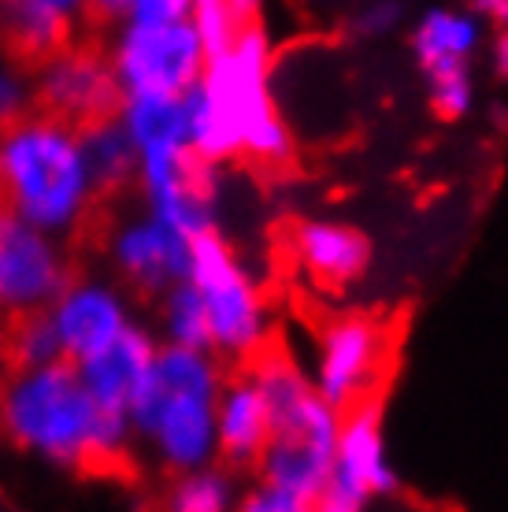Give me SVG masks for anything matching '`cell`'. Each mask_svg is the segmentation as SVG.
Here are the masks:
<instances>
[{"instance_id": "obj_9", "label": "cell", "mask_w": 508, "mask_h": 512, "mask_svg": "<svg viewBox=\"0 0 508 512\" xmlns=\"http://www.w3.org/2000/svg\"><path fill=\"white\" fill-rule=\"evenodd\" d=\"M75 271L64 238L0 205V320L49 308Z\"/></svg>"}, {"instance_id": "obj_17", "label": "cell", "mask_w": 508, "mask_h": 512, "mask_svg": "<svg viewBox=\"0 0 508 512\" xmlns=\"http://www.w3.org/2000/svg\"><path fill=\"white\" fill-rule=\"evenodd\" d=\"M267 435H271V416L253 375L245 368L238 375H227L216 401V461L238 475L256 472Z\"/></svg>"}, {"instance_id": "obj_30", "label": "cell", "mask_w": 508, "mask_h": 512, "mask_svg": "<svg viewBox=\"0 0 508 512\" xmlns=\"http://www.w3.org/2000/svg\"><path fill=\"white\" fill-rule=\"evenodd\" d=\"M238 509H245V512H301V505H297L286 490L271 487V483H264V479H256L253 487L242 490Z\"/></svg>"}, {"instance_id": "obj_14", "label": "cell", "mask_w": 508, "mask_h": 512, "mask_svg": "<svg viewBox=\"0 0 508 512\" xmlns=\"http://www.w3.org/2000/svg\"><path fill=\"white\" fill-rule=\"evenodd\" d=\"M49 316L56 323L64 357L75 364L127 331L134 323V308H130L127 286L104 279V275H78L75 271L60 297L49 305Z\"/></svg>"}, {"instance_id": "obj_2", "label": "cell", "mask_w": 508, "mask_h": 512, "mask_svg": "<svg viewBox=\"0 0 508 512\" xmlns=\"http://www.w3.org/2000/svg\"><path fill=\"white\" fill-rule=\"evenodd\" d=\"M0 438L26 457L75 475H123L138 453L130 416L101 409L71 360L4 368Z\"/></svg>"}, {"instance_id": "obj_16", "label": "cell", "mask_w": 508, "mask_h": 512, "mask_svg": "<svg viewBox=\"0 0 508 512\" xmlns=\"http://www.w3.org/2000/svg\"><path fill=\"white\" fill-rule=\"evenodd\" d=\"M156 346H160V338H156L153 327H145V323L134 320L127 331L119 334V338H112L108 346L75 360V368H78V375H82V383H86L89 397H93L101 409L127 412L130 416V401H134V394H138L141 383H145V375H149Z\"/></svg>"}, {"instance_id": "obj_33", "label": "cell", "mask_w": 508, "mask_h": 512, "mask_svg": "<svg viewBox=\"0 0 508 512\" xmlns=\"http://www.w3.org/2000/svg\"><path fill=\"white\" fill-rule=\"evenodd\" d=\"M490 67H494L497 78H505L508 82V26L497 30L494 45H490Z\"/></svg>"}, {"instance_id": "obj_8", "label": "cell", "mask_w": 508, "mask_h": 512, "mask_svg": "<svg viewBox=\"0 0 508 512\" xmlns=\"http://www.w3.org/2000/svg\"><path fill=\"white\" fill-rule=\"evenodd\" d=\"M104 49L123 93H186L208 64V49L193 19H175V23L119 19Z\"/></svg>"}, {"instance_id": "obj_4", "label": "cell", "mask_w": 508, "mask_h": 512, "mask_svg": "<svg viewBox=\"0 0 508 512\" xmlns=\"http://www.w3.org/2000/svg\"><path fill=\"white\" fill-rule=\"evenodd\" d=\"M227 364L212 349L160 342L130 401L134 446L164 475L216 461V401Z\"/></svg>"}, {"instance_id": "obj_26", "label": "cell", "mask_w": 508, "mask_h": 512, "mask_svg": "<svg viewBox=\"0 0 508 512\" xmlns=\"http://www.w3.org/2000/svg\"><path fill=\"white\" fill-rule=\"evenodd\" d=\"M427 97H431L434 116L445 119V123L468 119L471 108H475V78H471V67L431 75L427 78Z\"/></svg>"}, {"instance_id": "obj_25", "label": "cell", "mask_w": 508, "mask_h": 512, "mask_svg": "<svg viewBox=\"0 0 508 512\" xmlns=\"http://www.w3.org/2000/svg\"><path fill=\"white\" fill-rule=\"evenodd\" d=\"M38 108L34 97V67H26L23 60H15L0 49V130L15 127L19 119H26Z\"/></svg>"}, {"instance_id": "obj_6", "label": "cell", "mask_w": 508, "mask_h": 512, "mask_svg": "<svg viewBox=\"0 0 508 512\" xmlns=\"http://www.w3.org/2000/svg\"><path fill=\"white\" fill-rule=\"evenodd\" d=\"M208 316L212 353L223 364H249L271 346V312L253 271L219 231L197 234L190 245V275Z\"/></svg>"}, {"instance_id": "obj_10", "label": "cell", "mask_w": 508, "mask_h": 512, "mask_svg": "<svg viewBox=\"0 0 508 512\" xmlns=\"http://www.w3.org/2000/svg\"><path fill=\"white\" fill-rule=\"evenodd\" d=\"M138 190L145 212L160 216L186 238L219 231V167L190 145H164L138 153Z\"/></svg>"}, {"instance_id": "obj_21", "label": "cell", "mask_w": 508, "mask_h": 512, "mask_svg": "<svg viewBox=\"0 0 508 512\" xmlns=\"http://www.w3.org/2000/svg\"><path fill=\"white\" fill-rule=\"evenodd\" d=\"M115 116L127 127L138 153L164 149V145H190L186 141L182 93H123Z\"/></svg>"}, {"instance_id": "obj_29", "label": "cell", "mask_w": 508, "mask_h": 512, "mask_svg": "<svg viewBox=\"0 0 508 512\" xmlns=\"http://www.w3.org/2000/svg\"><path fill=\"white\" fill-rule=\"evenodd\" d=\"M130 23H175V19H193V0H130Z\"/></svg>"}, {"instance_id": "obj_24", "label": "cell", "mask_w": 508, "mask_h": 512, "mask_svg": "<svg viewBox=\"0 0 508 512\" xmlns=\"http://www.w3.org/2000/svg\"><path fill=\"white\" fill-rule=\"evenodd\" d=\"M156 338L171 342V346L212 349L204 301L190 279L171 282L164 294L156 297Z\"/></svg>"}, {"instance_id": "obj_15", "label": "cell", "mask_w": 508, "mask_h": 512, "mask_svg": "<svg viewBox=\"0 0 508 512\" xmlns=\"http://www.w3.org/2000/svg\"><path fill=\"white\" fill-rule=\"evenodd\" d=\"M89 0H0V49L26 67L86 34Z\"/></svg>"}, {"instance_id": "obj_18", "label": "cell", "mask_w": 508, "mask_h": 512, "mask_svg": "<svg viewBox=\"0 0 508 512\" xmlns=\"http://www.w3.org/2000/svg\"><path fill=\"white\" fill-rule=\"evenodd\" d=\"M290 245L297 268L323 286H349L371 268V242L342 219H305Z\"/></svg>"}, {"instance_id": "obj_19", "label": "cell", "mask_w": 508, "mask_h": 512, "mask_svg": "<svg viewBox=\"0 0 508 512\" xmlns=\"http://www.w3.org/2000/svg\"><path fill=\"white\" fill-rule=\"evenodd\" d=\"M486 45V23L471 8H427L412 26V60L423 78L464 71Z\"/></svg>"}, {"instance_id": "obj_32", "label": "cell", "mask_w": 508, "mask_h": 512, "mask_svg": "<svg viewBox=\"0 0 508 512\" xmlns=\"http://www.w3.org/2000/svg\"><path fill=\"white\" fill-rule=\"evenodd\" d=\"M471 12L479 15L483 23H490V26H508V0H471L468 4Z\"/></svg>"}, {"instance_id": "obj_20", "label": "cell", "mask_w": 508, "mask_h": 512, "mask_svg": "<svg viewBox=\"0 0 508 512\" xmlns=\"http://www.w3.org/2000/svg\"><path fill=\"white\" fill-rule=\"evenodd\" d=\"M78 141H82V156H86L89 175L97 182L101 201H115V197L134 190V182H138V145L130 141L127 127L119 123L115 112L82 123Z\"/></svg>"}, {"instance_id": "obj_3", "label": "cell", "mask_w": 508, "mask_h": 512, "mask_svg": "<svg viewBox=\"0 0 508 512\" xmlns=\"http://www.w3.org/2000/svg\"><path fill=\"white\" fill-rule=\"evenodd\" d=\"M0 205L64 242L82 238L97 223L101 193L82 156L78 127L34 108L0 130Z\"/></svg>"}, {"instance_id": "obj_12", "label": "cell", "mask_w": 508, "mask_h": 512, "mask_svg": "<svg viewBox=\"0 0 508 512\" xmlns=\"http://www.w3.org/2000/svg\"><path fill=\"white\" fill-rule=\"evenodd\" d=\"M390 364V334L375 316H338L319 327L312 386L342 412L353 401L379 394Z\"/></svg>"}, {"instance_id": "obj_34", "label": "cell", "mask_w": 508, "mask_h": 512, "mask_svg": "<svg viewBox=\"0 0 508 512\" xmlns=\"http://www.w3.org/2000/svg\"><path fill=\"white\" fill-rule=\"evenodd\" d=\"M230 15L238 19V23H253L260 19V8H264V0H227Z\"/></svg>"}, {"instance_id": "obj_22", "label": "cell", "mask_w": 508, "mask_h": 512, "mask_svg": "<svg viewBox=\"0 0 508 512\" xmlns=\"http://www.w3.org/2000/svg\"><path fill=\"white\" fill-rule=\"evenodd\" d=\"M238 498H242L238 472H230L219 461L175 472L164 490V505L175 512H230L238 509Z\"/></svg>"}, {"instance_id": "obj_28", "label": "cell", "mask_w": 508, "mask_h": 512, "mask_svg": "<svg viewBox=\"0 0 508 512\" xmlns=\"http://www.w3.org/2000/svg\"><path fill=\"white\" fill-rule=\"evenodd\" d=\"M193 23L201 30L204 49L219 52L223 45H230V38L238 34V19L230 15L227 0H193Z\"/></svg>"}, {"instance_id": "obj_5", "label": "cell", "mask_w": 508, "mask_h": 512, "mask_svg": "<svg viewBox=\"0 0 508 512\" xmlns=\"http://www.w3.org/2000/svg\"><path fill=\"white\" fill-rule=\"evenodd\" d=\"M242 368L260 386L271 416V435L253 475L286 490L301 512H316L334 461L342 412L319 397L312 375L301 372V364L286 349H260Z\"/></svg>"}, {"instance_id": "obj_11", "label": "cell", "mask_w": 508, "mask_h": 512, "mask_svg": "<svg viewBox=\"0 0 508 512\" xmlns=\"http://www.w3.org/2000/svg\"><path fill=\"white\" fill-rule=\"evenodd\" d=\"M34 97L41 112L82 127L89 119L115 112L123 101V86L112 71L108 49L101 41L78 34L64 49L34 64Z\"/></svg>"}, {"instance_id": "obj_7", "label": "cell", "mask_w": 508, "mask_h": 512, "mask_svg": "<svg viewBox=\"0 0 508 512\" xmlns=\"http://www.w3.org/2000/svg\"><path fill=\"white\" fill-rule=\"evenodd\" d=\"M397 494H401V475L386 449L382 397L368 394L342 409L334 461L316 501V512H364Z\"/></svg>"}, {"instance_id": "obj_31", "label": "cell", "mask_w": 508, "mask_h": 512, "mask_svg": "<svg viewBox=\"0 0 508 512\" xmlns=\"http://www.w3.org/2000/svg\"><path fill=\"white\" fill-rule=\"evenodd\" d=\"M130 0H89V23L93 26H112L127 15Z\"/></svg>"}, {"instance_id": "obj_13", "label": "cell", "mask_w": 508, "mask_h": 512, "mask_svg": "<svg viewBox=\"0 0 508 512\" xmlns=\"http://www.w3.org/2000/svg\"><path fill=\"white\" fill-rule=\"evenodd\" d=\"M190 245L193 238L175 231L153 212L115 219L104 231V256L115 279L130 294L149 297V301H156L171 282L190 275Z\"/></svg>"}, {"instance_id": "obj_27", "label": "cell", "mask_w": 508, "mask_h": 512, "mask_svg": "<svg viewBox=\"0 0 508 512\" xmlns=\"http://www.w3.org/2000/svg\"><path fill=\"white\" fill-rule=\"evenodd\" d=\"M405 23V4L401 0H368L349 15V34L360 41H382L397 34Z\"/></svg>"}, {"instance_id": "obj_23", "label": "cell", "mask_w": 508, "mask_h": 512, "mask_svg": "<svg viewBox=\"0 0 508 512\" xmlns=\"http://www.w3.org/2000/svg\"><path fill=\"white\" fill-rule=\"evenodd\" d=\"M0 323H4L0 327V364L4 368H38V364H52V360H67L49 308L23 312V316Z\"/></svg>"}, {"instance_id": "obj_1", "label": "cell", "mask_w": 508, "mask_h": 512, "mask_svg": "<svg viewBox=\"0 0 508 512\" xmlns=\"http://www.w3.org/2000/svg\"><path fill=\"white\" fill-rule=\"evenodd\" d=\"M186 141L208 164L249 160L279 171L297 156V138L275 101V52L260 19L242 23L219 52H208L204 75L182 93Z\"/></svg>"}]
</instances>
